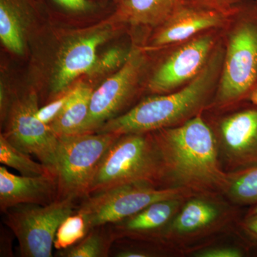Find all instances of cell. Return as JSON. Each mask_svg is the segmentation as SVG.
<instances>
[{
    "label": "cell",
    "mask_w": 257,
    "mask_h": 257,
    "mask_svg": "<svg viewBox=\"0 0 257 257\" xmlns=\"http://www.w3.org/2000/svg\"><path fill=\"white\" fill-rule=\"evenodd\" d=\"M77 84L70 88L67 92L50 101L46 105L39 108L37 116L42 122L50 124L60 114L64 107L72 99L77 89Z\"/></svg>",
    "instance_id": "cell-26"
},
{
    "label": "cell",
    "mask_w": 257,
    "mask_h": 257,
    "mask_svg": "<svg viewBox=\"0 0 257 257\" xmlns=\"http://www.w3.org/2000/svg\"><path fill=\"white\" fill-rule=\"evenodd\" d=\"M116 241L109 225L89 230L78 243L59 252L64 257L108 256L113 242Z\"/></svg>",
    "instance_id": "cell-22"
},
{
    "label": "cell",
    "mask_w": 257,
    "mask_h": 257,
    "mask_svg": "<svg viewBox=\"0 0 257 257\" xmlns=\"http://www.w3.org/2000/svg\"><path fill=\"white\" fill-rule=\"evenodd\" d=\"M75 209L71 198L47 205L20 204L5 212V222L18 239L22 256L51 257L59 226Z\"/></svg>",
    "instance_id": "cell-12"
},
{
    "label": "cell",
    "mask_w": 257,
    "mask_h": 257,
    "mask_svg": "<svg viewBox=\"0 0 257 257\" xmlns=\"http://www.w3.org/2000/svg\"><path fill=\"white\" fill-rule=\"evenodd\" d=\"M202 116L210 127L221 169L226 174L257 167V105L241 101L208 108Z\"/></svg>",
    "instance_id": "cell-8"
},
{
    "label": "cell",
    "mask_w": 257,
    "mask_h": 257,
    "mask_svg": "<svg viewBox=\"0 0 257 257\" xmlns=\"http://www.w3.org/2000/svg\"><path fill=\"white\" fill-rule=\"evenodd\" d=\"M246 211L221 194L190 196L155 243L167 248L175 257L191 256L236 231Z\"/></svg>",
    "instance_id": "cell-4"
},
{
    "label": "cell",
    "mask_w": 257,
    "mask_h": 257,
    "mask_svg": "<svg viewBox=\"0 0 257 257\" xmlns=\"http://www.w3.org/2000/svg\"><path fill=\"white\" fill-rule=\"evenodd\" d=\"M162 176V159L152 133L120 135L98 166L87 197L133 182H148L163 189Z\"/></svg>",
    "instance_id": "cell-5"
},
{
    "label": "cell",
    "mask_w": 257,
    "mask_h": 257,
    "mask_svg": "<svg viewBox=\"0 0 257 257\" xmlns=\"http://www.w3.org/2000/svg\"><path fill=\"white\" fill-rule=\"evenodd\" d=\"M0 162L18 171L23 176L55 175L47 166L42 162L37 163L30 158V155L12 145L3 134L0 135Z\"/></svg>",
    "instance_id": "cell-23"
},
{
    "label": "cell",
    "mask_w": 257,
    "mask_h": 257,
    "mask_svg": "<svg viewBox=\"0 0 257 257\" xmlns=\"http://www.w3.org/2000/svg\"><path fill=\"white\" fill-rule=\"evenodd\" d=\"M135 41L130 45H116L96 56L94 64L86 75L97 79L112 74L124 65L133 52Z\"/></svg>",
    "instance_id": "cell-24"
},
{
    "label": "cell",
    "mask_w": 257,
    "mask_h": 257,
    "mask_svg": "<svg viewBox=\"0 0 257 257\" xmlns=\"http://www.w3.org/2000/svg\"><path fill=\"white\" fill-rule=\"evenodd\" d=\"M257 212V204L256 205L253 206V207H248L247 209H246V213L248 214H252V213H256Z\"/></svg>",
    "instance_id": "cell-30"
},
{
    "label": "cell",
    "mask_w": 257,
    "mask_h": 257,
    "mask_svg": "<svg viewBox=\"0 0 257 257\" xmlns=\"http://www.w3.org/2000/svg\"><path fill=\"white\" fill-rule=\"evenodd\" d=\"M55 175L18 176L0 167V209L6 212L20 204L47 205L57 200Z\"/></svg>",
    "instance_id": "cell-16"
},
{
    "label": "cell",
    "mask_w": 257,
    "mask_h": 257,
    "mask_svg": "<svg viewBox=\"0 0 257 257\" xmlns=\"http://www.w3.org/2000/svg\"><path fill=\"white\" fill-rule=\"evenodd\" d=\"M223 42L220 77L208 107L213 109L248 101L257 92L256 0H246L234 8L223 28Z\"/></svg>",
    "instance_id": "cell-3"
},
{
    "label": "cell",
    "mask_w": 257,
    "mask_h": 257,
    "mask_svg": "<svg viewBox=\"0 0 257 257\" xmlns=\"http://www.w3.org/2000/svg\"><path fill=\"white\" fill-rule=\"evenodd\" d=\"M95 1L100 2L101 3H105L108 0H95Z\"/></svg>",
    "instance_id": "cell-31"
},
{
    "label": "cell",
    "mask_w": 257,
    "mask_h": 257,
    "mask_svg": "<svg viewBox=\"0 0 257 257\" xmlns=\"http://www.w3.org/2000/svg\"><path fill=\"white\" fill-rule=\"evenodd\" d=\"M119 135L93 133L58 137L57 199L85 198L96 169Z\"/></svg>",
    "instance_id": "cell-10"
},
{
    "label": "cell",
    "mask_w": 257,
    "mask_h": 257,
    "mask_svg": "<svg viewBox=\"0 0 257 257\" xmlns=\"http://www.w3.org/2000/svg\"><path fill=\"white\" fill-rule=\"evenodd\" d=\"M123 28L110 18L98 25L60 37L46 64L49 102L73 87V82L91 69L98 48Z\"/></svg>",
    "instance_id": "cell-9"
},
{
    "label": "cell",
    "mask_w": 257,
    "mask_h": 257,
    "mask_svg": "<svg viewBox=\"0 0 257 257\" xmlns=\"http://www.w3.org/2000/svg\"><path fill=\"white\" fill-rule=\"evenodd\" d=\"M228 182L223 196L238 207L257 204V167L227 174Z\"/></svg>",
    "instance_id": "cell-20"
},
{
    "label": "cell",
    "mask_w": 257,
    "mask_h": 257,
    "mask_svg": "<svg viewBox=\"0 0 257 257\" xmlns=\"http://www.w3.org/2000/svg\"><path fill=\"white\" fill-rule=\"evenodd\" d=\"M192 195L182 189H161L148 182H133L91 194L76 211L84 216L89 231L124 220L157 201Z\"/></svg>",
    "instance_id": "cell-11"
},
{
    "label": "cell",
    "mask_w": 257,
    "mask_h": 257,
    "mask_svg": "<svg viewBox=\"0 0 257 257\" xmlns=\"http://www.w3.org/2000/svg\"><path fill=\"white\" fill-rule=\"evenodd\" d=\"M256 2H257V0H256Z\"/></svg>",
    "instance_id": "cell-32"
},
{
    "label": "cell",
    "mask_w": 257,
    "mask_h": 257,
    "mask_svg": "<svg viewBox=\"0 0 257 257\" xmlns=\"http://www.w3.org/2000/svg\"><path fill=\"white\" fill-rule=\"evenodd\" d=\"M39 99L36 91H28L13 99L5 122L3 134L15 147L30 155H35L55 174L58 137L50 125L38 119Z\"/></svg>",
    "instance_id": "cell-13"
},
{
    "label": "cell",
    "mask_w": 257,
    "mask_h": 257,
    "mask_svg": "<svg viewBox=\"0 0 257 257\" xmlns=\"http://www.w3.org/2000/svg\"><path fill=\"white\" fill-rule=\"evenodd\" d=\"M233 10L225 13L181 3L162 25L145 37L140 45L147 52H156L203 32L224 28Z\"/></svg>",
    "instance_id": "cell-14"
},
{
    "label": "cell",
    "mask_w": 257,
    "mask_h": 257,
    "mask_svg": "<svg viewBox=\"0 0 257 257\" xmlns=\"http://www.w3.org/2000/svg\"><path fill=\"white\" fill-rule=\"evenodd\" d=\"M112 1L114 5V13L110 18L112 21L123 27L143 29L147 35L162 25L182 3V0Z\"/></svg>",
    "instance_id": "cell-18"
},
{
    "label": "cell",
    "mask_w": 257,
    "mask_h": 257,
    "mask_svg": "<svg viewBox=\"0 0 257 257\" xmlns=\"http://www.w3.org/2000/svg\"><path fill=\"white\" fill-rule=\"evenodd\" d=\"M152 133L162 159V188L223 195L228 175L221 169L214 135L202 114Z\"/></svg>",
    "instance_id": "cell-1"
},
{
    "label": "cell",
    "mask_w": 257,
    "mask_h": 257,
    "mask_svg": "<svg viewBox=\"0 0 257 257\" xmlns=\"http://www.w3.org/2000/svg\"><path fill=\"white\" fill-rule=\"evenodd\" d=\"M257 256V246L236 231L221 236L191 257H248Z\"/></svg>",
    "instance_id": "cell-21"
},
{
    "label": "cell",
    "mask_w": 257,
    "mask_h": 257,
    "mask_svg": "<svg viewBox=\"0 0 257 257\" xmlns=\"http://www.w3.org/2000/svg\"><path fill=\"white\" fill-rule=\"evenodd\" d=\"M93 90L94 89L88 84H77L71 100L49 124L56 136L79 135L89 114Z\"/></svg>",
    "instance_id": "cell-19"
},
{
    "label": "cell",
    "mask_w": 257,
    "mask_h": 257,
    "mask_svg": "<svg viewBox=\"0 0 257 257\" xmlns=\"http://www.w3.org/2000/svg\"><path fill=\"white\" fill-rule=\"evenodd\" d=\"M222 40L207 67L192 82L168 93L145 96L132 109L106 121L96 133L123 135L179 126L202 114L212 103L220 77Z\"/></svg>",
    "instance_id": "cell-2"
},
{
    "label": "cell",
    "mask_w": 257,
    "mask_h": 257,
    "mask_svg": "<svg viewBox=\"0 0 257 257\" xmlns=\"http://www.w3.org/2000/svg\"><path fill=\"white\" fill-rule=\"evenodd\" d=\"M60 10L74 15L87 14L97 8L94 0H51Z\"/></svg>",
    "instance_id": "cell-27"
},
{
    "label": "cell",
    "mask_w": 257,
    "mask_h": 257,
    "mask_svg": "<svg viewBox=\"0 0 257 257\" xmlns=\"http://www.w3.org/2000/svg\"><path fill=\"white\" fill-rule=\"evenodd\" d=\"M88 232L85 219L76 211L61 223L56 233L54 247L60 251L67 249L82 241Z\"/></svg>",
    "instance_id": "cell-25"
},
{
    "label": "cell",
    "mask_w": 257,
    "mask_h": 257,
    "mask_svg": "<svg viewBox=\"0 0 257 257\" xmlns=\"http://www.w3.org/2000/svg\"><path fill=\"white\" fill-rule=\"evenodd\" d=\"M187 197L157 201L124 220L109 224L115 239L140 240L155 243Z\"/></svg>",
    "instance_id": "cell-15"
},
{
    "label": "cell",
    "mask_w": 257,
    "mask_h": 257,
    "mask_svg": "<svg viewBox=\"0 0 257 257\" xmlns=\"http://www.w3.org/2000/svg\"><path fill=\"white\" fill-rule=\"evenodd\" d=\"M41 5L37 0H0V40L15 55L25 53Z\"/></svg>",
    "instance_id": "cell-17"
},
{
    "label": "cell",
    "mask_w": 257,
    "mask_h": 257,
    "mask_svg": "<svg viewBox=\"0 0 257 257\" xmlns=\"http://www.w3.org/2000/svg\"><path fill=\"white\" fill-rule=\"evenodd\" d=\"M245 1L246 0H182V3L228 13Z\"/></svg>",
    "instance_id": "cell-28"
},
{
    "label": "cell",
    "mask_w": 257,
    "mask_h": 257,
    "mask_svg": "<svg viewBox=\"0 0 257 257\" xmlns=\"http://www.w3.org/2000/svg\"><path fill=\"white\" fill-rule=\"evenodd\" d=\"M223 28L203 32L188 40L151 52L145 96L175 92L192 82L207 67L222 40Z\"/></svg>",
    "instance_id": "cell-6"
},
{
    "label": "cell",
    "mask_w": 257,
    "mask_h": 257,
    "mask_svg": "<svg viewBox=\"0 0 257 257\" xmlns=\"http://www.w3.org/2000/svg\"><path fill=\"white\" fill-rule=\"evenodd\" d=\"M152 58L151 52L135 41L127 62L93 90L89 114L79 134L96 133L106 121L124 114L145 97Z\"/></svg>",
    "instance_id": "cell-7"
},
{
    "label": "cell",
    "mask_w": 257,
    "mask_h": 257,
    "mask_svg": "<svg viewBox=\"0 0 257 257\" xmlns=\"http://www.w3.org/2000/svg\"><path fill=\"white\" fill-rule=\"evenodd\" d=\"M237 229L243 237L257 246V212L245 213L238 224Z\"/></svg>",
    "instance_id": "cell-29"
}]
</instances>
